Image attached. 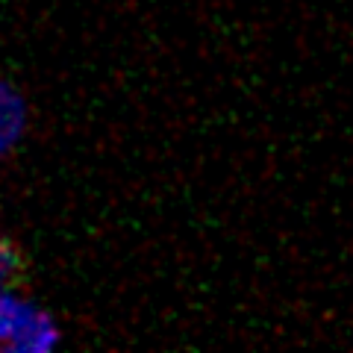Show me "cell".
I'll return each mask as SVG.
<instances>
[{"instance_id": "1", "label": "cell", "mask_w": 353, "mask_h": 353, "mask_svg": "<svg viewBox=\"0 0 353 353\" xmlns=\"http://www.w3.org/2000/svg\"><path fill=\"white\" fill-rule=\"evenodd\" d=\"M27 124H30L27 97L21 94V88H15L9 80L0 77V162L21 145Z\"/></svg>"}, {"instance_id": "2", "label": "cell", "mask_w": 353, "mask_h": 353, "mask_svg": "<svg viewBox=\"0 0 353 353\" xmlns=\"http://www.w3.org/2000/svg\"><path fill=\"white\" fill-rule=\"evenodd\" d=\"M62 341V330L57 324V318L44 309L32 306L27 318L21 321V327L15 330V336L9 339L6 350L12 353H48L53 347H59Z\"/></svg>"}, {"instance_id": "3", "label": "cell", "mask_w": 353, "mask_h": 353, "mask_svg": "<svg viewBox=\"0 0 353 353\" xmlns=\"http://www.w3.org/2000/svg\"><path fill=\"white\" fill-rule=\"evenodd\" d=\"M32 309V303L27 297H21L18 292L9 289V283H0V347L6 350L9 339L15 336V330L21 327V321L27 318V312Z\"/></svg>"}, {"instance_id": "4", "label": "cell", "mask_w": 353, "mask_h": 353, "mask_svg": "<svg viewBox=\"0 0 353 353\" xmlns=\"http://www.w3.org/2000/svg\"><path fill=\"white\" fill-rule=\"evenodd\" d=\"M21 265H24V259H21L18 245L12 239L0 236V283H12L21 274Z\"/></svg>"}]
</instances>
